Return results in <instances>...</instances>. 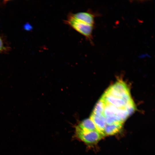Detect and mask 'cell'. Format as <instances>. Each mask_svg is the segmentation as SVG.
<instances>
[{
  "instance_id": "1",
  "label": "cell",
  "mask_w": 155,
  "mask_h": 155,
  "mask_svg": "<svg viewBox=\"0 0 155 155\" xmlns=\"http://www.w3.org/2000/svg\"><path fill=\"white\" fill-rule=\"evenodd\" d=\"M65 23L84 36L86 39L92 42V32L94 26L80 22L72 17L69 14Z\"/></svg>"
},
{
  "instance_id": "2",
  "label": "cell",
  "mask_w": 155,
  "mask_h": 155,
  "mask_svg": "<svg viewBox=\"0 0 155 155\" xmlns=\"http://www.w3.org/2000/svg\"><path fill=\"white\" fill-rule=\"evenodd\" d=\"M75 135L80 140L89 145L96 144L104 136L98 130H84L77 126L75 127Z\"/></svg>"
},
{
  "instance_id": "3",
  "label": "cell",
  "mask_w": 155,
  "mask_h": 155,
  "mask_svg": "<svg viewBox=\"0 0 155 155\" xmlns=\"http://www.w3.org/2000/svg\"><path fill=\"white\" fill-rule=\"evenodd\" d=\"M106 92L113 96L123 98L126 100L131 98L127 86L121 81L117 82L111 86Z\"/></svg>"
},
{
  "instance_id": "4",
  "label": "cell",
  "mask_w": 155,
  "mask_h": 155,
  "mask_svg": "<svg viewBox=\"0 0 155 155\" xmlns=\"http://www.w3.org/2000/svg\"><path fill=\"white\" fill-rule=\"evenodd\" d=\"M76 20L88 25H93L94 23L95 15L90 11L78 12L69 14Z\"/></svg>"
},
{
  "instance_id": "5",
  "label": "cell",
  "mask_w": 155,
  "mask_h": 155,
  "mask_svg": "<svg viewBox=\"0 0 155 155\" xmlns=\"http://www.w3.org/2000/svg\"><path fill=\"white\" fill-rule=\"evenodd\" d=\"M90 118L94 123L97 130L104 136V130L106 125V119L102 115H96L92 113Z\"/></svg>"
},
{
  "instance_id": "6",
  "label": "cell",
  "mask_w": 155,
  "mask_h": 155,
  "mask_svg": "<svg viewBox=\"0 0 155 155\" xmlns=\"http://www.w3.org/2000/svg\"><path fill=\"white\" fill-rule=\"evenodd\" d=\"M77 126L79 129L84 130H98L94 123L90 118L83 120Z\"/></svg>"
},
{
  "instance_id": "7",
  "label": "cell",
  "mask_w": 155,
  "mask_h": 155,
  "mask_svg": "<svg viewBox=\"0 0 155 155\" xmlns=\"http://www.w3.org/2000/svg\"><path fill=\"white\" fill-rule=\"evenodd\" d=\"M122 125V124L120 123L106 125L104 130L105 135H112L117 133L121 130Z\"/></svg>"
},
{
  "instance_id": "8",
  "label": "cell",
  "mask_w": 155,
  "mask_h": 155,
  "mask_svg": "<svg viewBox=\"0 0 155 155\" xmlns=\"http://www.w3.org/2000/svg\"><path fill=\"white\" fill-rule=\"evenodd\" d=\"M104 108V103L100 99L96 104L92 113L98 115H102Z\"/></svg>"
},
{
  "instance_id": "9",
  "label": "cell",
  "mask_w": 155,
  "mask_h": 155,
  "mask_svg": "<svg viewBox=\"0 0 155 155\" xmlns=\"http://www.w3.org/2000/svg\"><path fill=\"white\" fill-rule=\"evenodd\" d=\"M3 48V43L2 40L0 37V51Z\"/></svg>"
}]
</instances>
